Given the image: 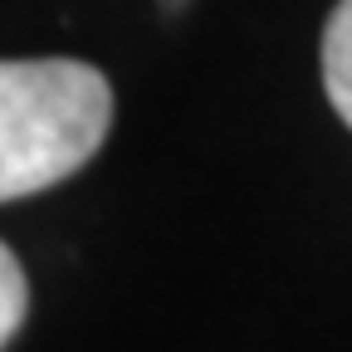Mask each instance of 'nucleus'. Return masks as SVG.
I'll use <instances>...</instances> for the list:
<instances>
[{
	"mask_svg": "<svg viewBox=\"0 0 352 352\" xmlns=\"http://www.w3.org/2000/svg\"><path fill=\"white\" fill-rule=\"evenodd\" d=\"M113 122V88L83 59H6L0 69V201L59 186Z\"/></svg>",
	"mask_w": 352,
	"mask_h": 352,
	"instance_id": "nucleus-1",
	"label": "nucleus"
},
{
	"mask_svg": "<svg viewBox=\"0 0 352 352\" xmlns=\"http://www.w3.org/2000/svg\"><path fill=\"white\" fill-rule=\"evenodd\" d=\"M323 88L338 118L352 127V0H338L323 25Z\"/></svg>",
	"mask_w": 352,
	"mask_h": 352,
	"instance_id": "nucleus-2",
	"label": "nucleus"
},
{
	"mask_svg": "<svg viewBox=\"0 0 352 352\" xmlns=\"http://www.w3.org/2000/svg\"><path fill=\"white\" fill-rule=\"evenodd\" d=\"M25 308H30L25 270H20L15 250L6 245V250H0V342H15V333L25 323Z\"/></svg>",
	"mask_w": 352,
	"mask_h": 352,
	"instance_id": "nucleus-3",
	"label": "nucleus"
}]
</instances>
